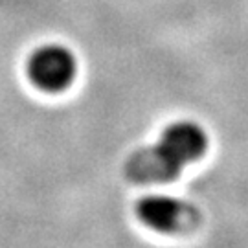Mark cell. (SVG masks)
<instances>
[{"mask_svg": "<svg viewBox=\"0 0 248 248\" xmlns=\"http://www.w3.org/2000/svg\"><path fill=\"white\" fill-rule=\"evenodd\" d=\"M138 219L158 233H178L191 230L199 221L193 206L171 195H147L136 206Z\"/></svg>", "mask_w": 248, "mask_h": 248, "instance_id": "3", "label": "cell"}, {"mask_svg": "<svg viewBox=\"0 0 248 248\" xmlns=\"http://www.w3.org/2000/svg\"><path fill=\"white\" fill-rule=\"evenodd\" d=\"M155 149L171 166V169L180 175V171L187 164L199 160L206 153L208 136L199 124L189 120H180L169 124L162 131Z\"/></svg>", "mask_w": 248, "mask_h": 248, "instance_id": "2", "label": "cell"}, {"mask_svg": "<svg viewBox=\"0 0 248 248\" xmlns=\"http://www.w3.org/2000/svg\"><path fill=\"white\" fill-rule=\"evenodd\" d=\"M26 74L39 90L62 92L78 76V59L68 46L59 43L41 45L30 53Z\"/></svg>", "mask_w": 248, "mask_h": 248, "instance_id": "1", "label": "cell"}]
</instances>
